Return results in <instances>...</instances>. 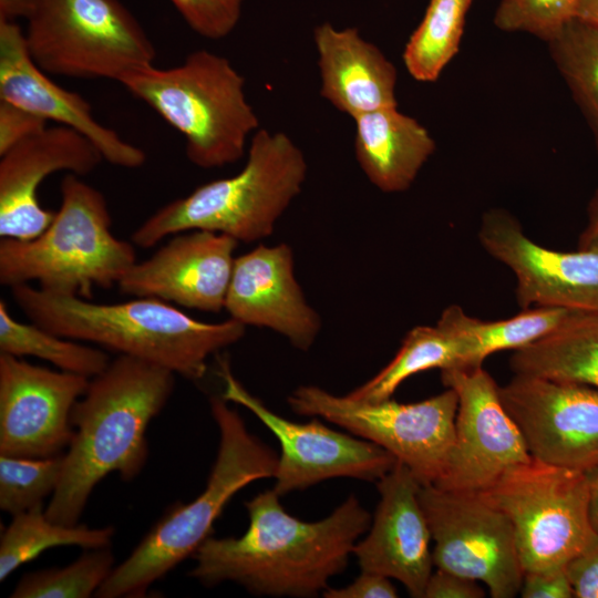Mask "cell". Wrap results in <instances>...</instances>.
Masks as SVG:
<instances>
[{
  "instance_id": "obj_1",
  "label": "cell",
  "mask_w": 598,
  "mask_h": 598,
  "mask_svg": "<svg viewBox=\"0 0 598 598\" xmlns=\"http://www.w3.org/2000/svg\"><path fill=\"white\" fill-rule=\"evenodd\" d=\"M275 489L245 503L249 525L240 537H208L194 553L189 576L205 586L234 581L254 595L311 597L342 573L371 515L350 495L329 516L301 520L285 511Z\"/></svg>"
},
{
  "instance_id": "obj_2",
  "label": "cell",
  "mask_w": 598,
  "mask_h": 598,
  "mask_svg": "<svg viewBox=\"0 0 598 598\" xmlns=\"http://www.w3.org/2000/svg\"><path fill=\"white\" fill-rule=\"evenodd\" d=\"M174 385L172 370L130 355H118L90 379L72 409L74 436L45 508L49 519L76 525L94 487L107 474L116 472L123 481L140 474L148 454L147 426Z\"/></svg>"
},
{
  "instance_id": "obj_3",
  "label": "cell",
  "mask_w": 598,
  "mask_h": 598,
  "mask_svg": "<svg viewBox=\"0 0 598 598\" xmlns=\"http://www.w3.org/2000/svg\"><path fill=\"white\" fill-rule=\"evenodd\" d=\"M11 296L30 321L58 336L156 363L192 381L205 375L212 354L246 332L235 319L199 321L156 298L96 303L30 283L11 287Z\"/></svg>"
},
{
  "instance_id": "obj_4",
  "label": "cell",
  "mask_w": 598,
  "mask_h": 598,
  "mask_svg": "<svg viewBox=\"0 0 598 598\" xmlns=\"http://www.w3.org/2000/svg\"><path fill=\"white\" fill-rule=\"evenodd\" d=\"M307 169L302 151L287 134L257 130L239 173L167 203L134 230L132 241L151 248L165 237L198 229L243 243L264 239L300 194Z\"/></svg>"
},
{
  "instance_id": "obj_5",
  "label": "cell",
  "mask_w": 598,
  "mask_h": 598,
  "mask_svg": "<svg viewBox=\"0 0 598 598\" xmlns=\"http://www.w3.org/2000/svg\"><path fill=\"white\" fill-rule=\"evenodd\" d=\"M219 430V447L204 491L192 502L172 508L145 535L95 596L143 597L196 549L213 532L231 497L254 481L275 477L278 455L247 429L238 411L220 395L209 400Z\"/></svg>"
},
{
  "instance_id": "obj_6",
  "label": "cell",
  "mask_w": 598,
  "mask_h": 598,
  "mask_svg": "<svg viewBox=\"0 0 598 598\" xmlns=\"http://www.w3.org/2000/svg\"><path fill=\"white\" fill-rule=\"evenodd\" d=\"M61 206L35 238H1L0 283L38 281L43 290L92 298L94 287L110 289L136 262L133 244L111 230L104 195L75 174L61 182Z\"/></svg>"
},
{
  "instance_id": "obj_7",
  "label": "cell",
  "mask_w": 598,
  "mask_h": 598,
  "mask_svg": "<svg viewBox=\"0 0 598 598\" xmlns=\"http://www.w3.org/2000/svg\"><path fill=\"white\" fill-rule=\"evenodd\" d=\"M186 140V156L197 167L239 161L259 120L245 95V79L230 61L197 50L171 69L136 70L121 82Z\"/></svg>"
},
{
  "instance_id": "obj_8",
  "label": "cell",
  "mask_w": 598,
  "mask_h": 598,
  "mask_svg": "<svg viewBox=\"0 0 598 598\" xmlns=\"http://www.w3.org/2000/svg\"><path fill=\"white\" fill-rule=\"evenodd\" d=\"M27 21L28 52L47 74L121 82L156 59L120 0H37Z\"/></svg>"
},
{
  "instance_id": "obj_9",
  "label": "cell",
  "mask_w": 598,
  "mask_h": 598,
  "mask_svg": "<svg viewBox=\"0 0 598 598\" xmlns=\"http://www.w3.org/2000/svg\"><path fill=\"white\" fill-rule=\"evenodd\" d=\"M480 494L508 517L524 573L564 568L598 538L585 472L532 456Z\"/></svg>"
},
{
  "instance_id": "obj_10",
  "label": "cell",
  "mask_w": 598,
  "mask_h": 598,
  "mask_svg": "<svg viewBox=\"0 0 598 598\" xmlns=\"http://www.w3.org/2000/svg\"><path fill=\"white\" fill-rule=\"evenodd\" d=\"M288 404L297 414L320 416L384 448L421 485H435L447 468L458 404L451 388L420 402L399 403L392 399L365 402L301 385L289 395Z\"/></svg>"
},
{
  "instance_id": "obj_11",
  "label": "cell",
  "mask_w": 598,
  "mask_h": 598,
  "mask_svg": "<svg viewBox=\"0 0 598 598\" xmlns=\"http://www.w3.org/2000/svg\"><path fill=\"white\" fill-rule=\"evenodd\" d=\"M419 498L432 542L433 564L484 582L493 598L519 594L522 567L508 517L480 493L421 485Z\"/></svg>"
},
{
  "instance_id": "obj_12",
  "label": "cell",
  "mask_w": 598,
  "mask_h": 598,
  "mask_svg": "<svg viewBox=\"0 0 598 598\" xmlns=\"http://www.w3.org/2000/svg\"><path fill=\"white\" fill-rule=\"evenodd\" d=\"M219 363L221 396L249 410L280 444L274 477L279 496L337 477L379 481L395 465L391 453L367 440L334 431L317 419L298 423L278 415L234 377L226 359Z\"/></svg>"
},
{
  "instance_id": "obj_13",
  "label": "cell",
  "mask_w": 598,
  "mask_h": 598,
  "mask_svg": "<svg viewBox=\"0 0 598 598\" xmlns=\"http://www.w3.org/2000/svg\"><path fill=\"white\" fill-rule=\"evenodd\" d=\"M442 383L458 398L455 440L447 468L435 486L480 493L532 455L515 421L504 408L499 385L477 367L441 370Z\"/></svg>"
},
{
  "instance_id": "obj_14",
  "label": "cell",
  "mask_w": 598,
  "mask_h": 598,
  "mask_svg": "<svg viewBox=\"0 0 598 598\" xmlns=\"http://www.w3.org/2000/svg\"><path fill=\"white\" fill-rule=\"evenodd\" d=\"M499 396L534 458L580 472L598 465V389L515 374Z\"/></svg>"
},
{
  "instance_id": "obj_15",
  "label": "cell",
  "mask_w": 598,
  "mask_h": 598,
  "mask_svg": "<svg viewBox=\"0 0 598 598\" xmlns=\"http://www.w3.org/2000/svg\"><path fill=\"white\" fill-rule=\"evenodd\" d=\"M90 378L55 371L0 352V454L47 458L63 454L71 413Z\"/></svg>"
},
{
  "instance_id": "obj_16",
  "label": "cell",
  "mask_w": 598,
  "mask_h": 598,
  "mask_svg": "<svg viewBox=\"0 0 598 598\" xmlns=\"http://www.w3.org/2000/svg\"><path fill=\"white\" fill-rule=\"evenodd\" d=\"M478 240L516 277V299L523 309L555 307L598 312V249L559 251L532 240L507 210L484 213Z\"/></svg>"
},
{
  "instance_id": "obj_17",
  "label": "cell",
  "mask_w": 598,
  "mask_h": 598,
  "mask_svg": "<svg viewBox=\"0 0 598 598\" xmlns=\"http://www.w3.org/2000/svg\"><path fill=\"white\" fill-rule=\"evenodd\" d=\"M238 243L209 230L175 234L150 258L136 261L118 281V290L127 296L219 312L225 308Z\"/></svg>"
},
{
  "instance_id": "obj_18",
  "label": "cell",
  "mask_w": 598,
  "mask_h": 598,
  "mask_svg": "<svg viewBox=\"0 0 598 598\" xmlns=\"http://www.w3.org/2000/svg\"><path fill=\"white\" fill-rule=\"evenodd\" d=\"M420 488L410 468L396 461L378 481L380 501L369 533L353 548L362 571L394 578L415 598H424L434 565Z\"/></svg>"
},
{
  "instance_id": "obj_19",
  "label": "cell",
  "mask_w": 598,
  "mask_h": 598,
  "mask_svg": "<svg viewBox=\"0 0 598 598\" xmlns=\"http://www.w3.org/2000/svg\"><path fill=\"white\" fill-rule=\"evenodd\" d=\"M0 237L30 240L52 221L37 192L43 179L59 171L83 176L103 161L100 151L79 132L45 127L0 156Z\"/></svg>"
},
{
  "instance_id": "obj_20",
  "label": "cell",
  "mask_w": 598,
  "mask_h": 598,
  "mask_svg": "<svg viewBox=\"0 0 598 598\" xmlns=\"http://www.w3.org/2000/svg\"><path fill=\"white\" fill-rule=\"evenodd\" d=\"M231 319L270 329L300 350H308L321 329L295 277L289 245H260L236 257L225 308Z\"/></svg>"
},
{
  "instance_id": "obj_21",
  "label": "cell",
  "mask_w": 598,
  "mask_h": 598,
  "mask_svg": "<svg viewBox=\"0 0 598 598\" xmlns=\"http://www.w3.org/2000/svg\"><path fill=\"white\" fill-rule=\"evenodd\" d=\"M0 100L79 132L110 164L138 168L146 161L143 150L96 121L83 96L58 85L34 63L16 21L0 20Z\"/></svg>"
},
{
  "instance_id": "obj_22",
  "label": "cell",
  "mask_w": 598,
  "mask_h": 598,
  "mask_svg": "<svg viewBox=\"0 0 598 598\" xmlns=\"http://www.w3.org/2000/svg\"><path fill=\"white\" fill-rule=\"evenodd\" d=\"M320 71V95L353 120L398 106V72L393 63L357 28L322 22L313 30Z\"/></svg>"
},
{
  "instance_id": "obj_23",
  "label": "cell",
  "mask_w": 598,
  "mask_h": 598,
  "mask_svg": "<svg viewBox=\"0 0 598 598\" xmlns=\"http://www.w3.org/2000/svg\"><path fill=\"white\" fill-rule=\"evenodd\" d=\"M354 122L355 158L367 178L384 193L406 190L435 151L429 131L398 106L362 114Z\"/></svg>"
},
{
  "instance_id": "obj_24",
  "label": "cell",
  "mask_w": 598,
  "mask_h": 598,
  "mask_svg": "<svg viewBox=\"0 0 598 598\" xmlns=\"http://www.w3.org/2000/svg\"><path fill=\"white\" fill-rule=\"evenodd\" d=\"M509 364L515 374L598 389V312L574 313L550 333L514 350Z\"/></svg>"
},
{
  "instance_id": "obj_25",
  "label": "cell",
  "mask_w": 598,
  "mask_h": 598,
  "mask_svg": "<svg viewBox=\"0 0 598 598\" xmlns=\"http://www.w3.org/2000/svg\"><path fill=\"white\" fill-rule=\"evenodd\" d=\"M468 347L464 338L437 321L435 326H417L402 341L394 358L373 378L348 395L365 402L391 399L410 377L437 368L465 367Z\"/></svg>"
},
{
  "instance_id": "obj_26",
  "label": "cell",
  "mask_w": 598,
  "mask_h": 598,
  "mask_svg": "<svg viewBox=\"0 0 598 598\" xmlns=\"http://www.w3.org/2000/svg\"><path fill=\"white\" fill-rule=\"evenodd\" d=\"M576 312L555 307H532L508 319L483 321L453 305L442 312L439 321L466 340V367H477L492 353L517 350L545 337Z\"/></svg>"
},
{
  "instance_id": "obj_27",
  "label": "cell",
  "mask_w": 598,
  "mask_h": 598,
  "mask_svg": "<svg viewBox=\"0 0 598 598\" xmlns=\"http://www.w3.org/2000/svg\"><path fill=\"white\" fill-rule=\"evenodd\" d=\"M114 528H90L86 525H63L45 515L43 504L13 515L0 539V580L21 565L33 560L45 549L79 546L85 549L110 547Z\"/></svg>"
},
{
  "instance_id": "obj_28",
  "label": "cell",
  "mask_w": 598,
  "mask_h": 598,
  "mask_svg": "<svg viewBox=\"0 0 598 598\" xmlns=\"http://www.w3.org/2000/svg\"><path fill=\"white\" fill-rule=\"evenodd\" d=\"M0 352L19 358L35 357L61 371L90 379L110 363L109 355L99 348L58 336L32 321H18L3 299L0 300Z\"/></svg>"
},
{
  "instance_id": "obj_29",
  "label": "cell",
  "mask_w": 598,
  "mask_h": 598,
  "mask_svg": "<svg viewBox=\"0 0 598 598\" xmlns=\"http://www.w3.org/2000/svg\"><path fill=\"white\" fill-rule=\"evenodd\" d=\"M473 0H430L403 51V63L419 82L436 81L457 53Z\"/></svg>"
},
{
  "instance_id": "obj_30",
  "label": "cell",
  "mask_w": 598,
  "mask_h": 598,
  "mask_svg": "<svg viewBox=\"0 0 598 598\" xmlns=\"http://www.w3.org/2000/svg\"><path fill=\"white\" fill-rule=\"evenodd\" d=\"M546 43L556 69L592 131L598 148V28L576 18Z\"/></svg>"
},
{
  "instance_id": "obj_31",
  "label": "cell",
  "mask_w": 598,
  "mask_h": 598,
  "mask_svg": "<svg viewBox=\"0 0 598 598\" xmlns=\"http://www.w3.org/2000/svg\"><path fill=\"white\" fill-rule=\"evenodd\" d=\"M110 547L90 549L72 564L24 575L12 598H87L95 595L113 570Z\"/></svg>"
},
{
  "instance_id": "obj_32",
  "label": "cell",
  "mask_w": 598,
  "mask_h": 598,
  "mask_svg": "<svg viewBox=\"0 0 598 598\" xmlns=\"http://www.w3.org/2000/svg\"><path fill=\"white\" fill-rule=\"evenodd\" d=\"M63 456L64 453L47 458L0 454V508L13 516L43 504L59 484Z\"/></svg>"
},
{
  "instance_id": "obj_33",
  "label": "cell",
  "mask_w": 598,
  "mask_h": 598,
  "mask_svg": "<svg viewBox=\"0 0 598 598\" xmlns=\"http://www.w3.org/2000/svg\"><path fill=\"white\" fill-rule=\"evenodd\" d=\"M580 0H502L493 22L505 32H524L547 42L577 18Z\"/></svg>"
},
{
  "instance_id": "obj_34",
  "label": "cell",
  "mask_w": 598,
  "mask_h": 598,
  "mask_svg": "<svg viewBox=\"0 0 598 598\" xmlns=\"http://www.w3.org/2000/svg\"><path fill=\"white\" fill-rule=\"evenodd\" d=\"M197 34L219 40L236 28L245 0H169Z\"/></svg>"
},
{
  "instance_id": "obj_35",
  "label": "cell",
  "mask_w": 598,
  "mask_h": 598,
  "mask_svg": "<svg viewBox=\"0 0 598 598\" xmlns=\"http://www.w3.org/2000/svg\"><path fill=\"white\" fill-rule=\"evenodd\" d=\"M43 117L0 100V156L47 127Z\"/></svg>"
},
{
  "instance_id": "obj_36",
  "label": "cell",
  "mask_w": 598,
  "mask_h": 598,
  "mask_svg": "<svg viewBox=\"0 0 598 598\" xmlns=\"http://www.w3.org/2000/svg\"><path fill=\"white\" fill-rule=\"evenodd\" d=\"M565 573L577 598H598V538L571 558Z\"/></svg>"
},
{
  "instance_id": "obj_37",
  "label": "cell",
  "mask_w": 598,
  "mask_h": 598,
  "mask_svg": "<svg viewBox=\"0 0 598 598\" xmlns=\"http://www.w3.org/2000/svg\"><path fill=\"white\" fill-rule=\"evenodd\" d=\"M519 594L523 598L574 597L565 567L555 570L524 573Z\"/></svg>"
},
{
  "instance_id": "obj_38",
  "label": "cell",
  "mask_w": 598,
  "mask_h": 598,
  "mask_svg": "<svg viewBox=\"0 0 598 598\" xmlns=\"http://www.w3.org/2000/svg\"><path fill=\"white\" fill-rule=\"evenodd\" d=\"M485 596L477 580L437 569L431 574L424 598H482Z\"/></svg>"
},
{
  "instance_id": "obj_39",
  "label": "cell",
  "mask_w": 598,
  "mask_h": 598,
  "mask_svg": "<svg viewBox=\"0 0 598 598\" xmlns=\"http://www.w3.org/2000/svg\"><path fill=\"white\" fill-rule=\"evenodd\" d=\"M326 598H395L398 591L390 578L381 574L362 571L351 584L343 588H327Z\"/></svg>"
},
{
  "instance_id": "obj_40",
  "label": "cell",
  "mask_w": 598,
  "mask_h": 598,
  "mask_svg": "<svg viewBox=\"0 0 598 598\" xmlns=\"http://www.w3.org/2000/svg\"><path fill=\"white\" fill-rule=\"evenodd\" d=\"M578 249H598V190L590 203L588 223L579 237Z\"/></svg>"
},
{
  "instance_id": "obj_41",
  "label": "cell",
  "mask_w": 598,
  "mask_h": 598,
  "mask_svg": "<svg viewBox=\"0 0 598 598\" xmlns=\"http://www.w3.org/2000/svg\"><path fill=\"white\" fill-rule=\"evenodd\" d=\"M37 0H0V20L16 21L27 19L35 6Z\"/></svg>"
},
{
  "instance_id": "obj_42",
  "label": "cell",
  "mask_w": 598,
  "mask_h": 598,
  "mask_svg": "<svg viewBox=\"0 0 598 598\" xmlns=\"http://www.w3.org/2000/svg\"><path fill=\"white\" fill-rule=\"evenodd\" d=\"M588 482V514L591 527L598 536V465L585 472Z\"/></svg>"
},
{
  "instance_id": "obj_43",
  "label": "cell",
  "mask_w": 598,
  "mask_h": 598,
  "mask_svg": "<svg viewBox=\"0 0 598 598\" xmlns=\"http://www.w3.org/2000/svg\"><path fill=\"white\" fill-rule=\"evenodd\" d=\"M577 18L598 28V0H580Z\"/></svg>"
}]
</instances>
